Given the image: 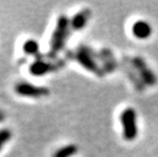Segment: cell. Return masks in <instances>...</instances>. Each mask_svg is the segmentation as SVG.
I'll list each match as a JSON object with an SVG mask.
<instances>
[{"mask_svg":"<svg viewBox=\"0 0 158 157\" xmlns=\"http://www.w3.org/2000/svg\"><path fill=\"white\" fill-rule=\"evenodd\" d=\"M77 152H78V147L76 145H66L57 150L53 157H72Z\"/></svg>","mask_w":158,"mask_h":157,"instance_id":"9c48e42d","label":"cell"},{"mask_svg":"<svg viewBox=\"0 0 158 157\" xmlns=\"http://www.w3.org/2000/svg\"><path fill=\"white\" fill-rule=\"evenodd\" d=\"M53 68H54V66H53V64H51V63L38 59V60L34 61L31 65H30L29 72L33 76H43L48 72H50L51 69H53Z\"/></svg>","mask_w":158,"mask_h":157,"instance_id":"ba28073f","label":"cell"},{"mask_svg":"<svg viewBox=\"0 0 158 157\" xmlns=\"http://www.w3.org/2000/svg\"><path fill=\"white\" fill-rule=\"evenodd\" d=\"M134 65L136 66V68L138 69V72H140L141 78L143 79V81L146 83L147 85L152 86L155 85L157 82L156 76L154 75V72L148 68L146 62L143 60L141 57H136L134 59Z\"/></svg>","mask_w":158,"mask_h":157,"instance_id":"5b68a950","label":"cell"},{"mask_svg":"<svg viewBox=\"0 0 158 157\" xmlns=\"http://www.w3.org/2000/svg\"><path fill=\"white\" fill-rule=\"evenodd\" d=\"M23 50L28 55H35L39 52V44L34 39H29L23 43Z\"/></svg>","mask_w":158,"mask_h":157,"instance_id":"30bf717a","label":"cell"},{"mask_svg":"<svg viewBox=\"0 0 158 157\" xmlns=\"http://www.w3.org/2000/svg\"><path fill=\"white\" fill-rule=\"evenodd\" d=\"M120 122L123 126V137L127 141H133L138 136L137 114L135 109L132 107L126 108L120 115Z\"/></svg>","mask_w":158,"mask_h":157,"instance_id":"7a4b0ae2","label":"cell"},{"mask_svg":"<svg viewBox=\"0 0 158 157\" xmlns=\"http://www.w3.org/2000/svg\"><path fill=\"white\" fill-rule=\"evenodd\" d=\"M69 19L65 15H60L57 19L56 27L51 37V42H50V55L51 56H55L59 51H61L65 44V40L69 36Z\"/></svg>","mask_w":158,"mask_h":157,"instance_id":"6da1fadb","label":"cell"},{"mask_svg":"<svg viewBox=\"0 0 158 157\" xmlns=\"http://www.w3.org/2000/svg\"><path fill=\"white\" fill-rule=\"evenodd\" d=\"M76 58L83 68H85L86 69H88V71L94 72L95 75H98V76L102 75V71L100 69L98 64H97L96 61L93 59L92 55L90 54L87 49L80 48L78 50V52H77Z\"/></svg>","mask_w":158,"mask_h":157,"instance_id":"277c9868","label":"cell"},{"mask_svg":"<svg viewBox=\"0 0 158 157\" xmlns=\"http://www.w3.org/2000/svg\"><path fill=\"white\" fill-rule=\"evenodd\" d=\"M133 35L139 39H146L152 34V28L146 21H137L132 27Z\"/></svg>","mask_w":158,"mask_h":157,"instance_id":"8992f818","label":"cell"},{"mask_svg":"<svg viewBox=\"0 0 158 157\" xmlns=\"http://www.w3.org/2000/svg\"><path fill=\"white\" fill-rule=\"evenodd\" d=\"M90 14H91L90 9H87V8L79 11L78 13H76V14L73 15V18L70 19V27H72L73 30H76V31H79V30H82L83 28H85L90 19Z\"/></svg>","mask_w":158,"mask_h":157,"instance_id":"52a82bcc","label":"cell"},{"mask_svg":"<svg viewBox=\"0 0 158 157\" xmlns=\"http://www.w3.org/2000/svg\"><path fill=\"white\" fill-rule=\"evenodd\" d=\"M15 92L21 96L34 97V98H39L49 94V90L45 87H38L25 82L18 83L15 85Z\"/></svg>","mask_w":158,"mask_h":157,"instance_id":"3957f363","label":"cell"},{"mask_svg":"<svg viewBox=\"0 0 158 157\" xmlns=\"http://www.w3.org/2000/svg\"><path fill=\"white\" fill-rule=\"evenodd\" d=\"M3 119H4V114H3L1 111H0V122H2Z\"/></svg>","mask_w":158,"mask_h":157,"instance_id":"7c38bea8","label":"cell"},{"mask_svg":"<svg viewBox=\"0 0 158 157\" xmlns=\"http://www.w3.org/2000/svg\"><path fill=\"white\" fill-rule=\"evenodd\" d=\"M11 138V132L7 129L0 130V150L4 144H6Z\"/></svg>","mask_w":158,"mask_h":157,"instance_id":"8fae6325","label":"cell"}]
</instances>
